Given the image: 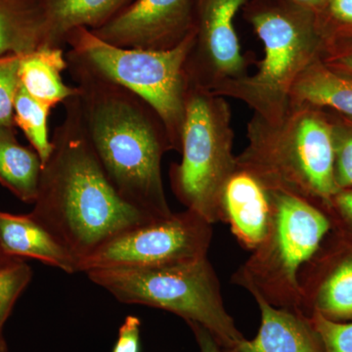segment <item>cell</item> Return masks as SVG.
Returning <instances> with one entry per match:
<instances>
[{"label": "cell", "mask_w": 352, "mask_h": 352, "mask_svg": "<svg viewBox=\"0 0 352 352\" xmlns=\"http://www.w3.org/2000/svg\"><path fill=\"white\" fill-rule=\"evenodd\" d=\"M64 106L65 118L51 140L52 152L43 164L30 214L78 266L106 241L156 219L122 198L109 179L83 131L76 95Z\"/></svg>", "instance_id": "cell-1"}, {"label": "cell", "mask_w": 352, "mask_h": 352, "mask_svg": "<svg viewBox=\"0 0 352 352\" xmlns=\"http://www.w3.org/2000/svg\"><path fill=\"white\" fill-rule=\"evenodd\" d=\"M67 62L78 88L83 131L110 182L122 198L154 219L170 217L162 161L173 147L163 120L131 90Z\"/></svg>", "instance_id": "cell-2"}, {"label": "cell", "mask_w": 352, "mask_h": 352, "mask_svg": "<svg viewBox=\"0 0 352 352\" xmlns=\"http://www.w3.org/2000/svg\"><path fill=\"white\" fill-rule=\"evenodd\" d=\"M247 138L244 151L236 156L237 170L251 175L266 191L291 194L328 212L340 190L327 113L310 106H289L278 122L254 113Z\"/></svg>", "instance_id": "cell-3"}, {"label": "cell", "mask_w": 352, "mask_h": 352, "mask_svg": "<svg viewBox=\"0 0 352 352\" xmlns=\"http://www.w3.org/2000/svg\"><path fill=\"white\" fill-rule=\"evenodd\" d=\"M245 19L263 43L264 57L251 76L210 91L237 99L270 122H280L289 108V94L300 75L321 60L325 36L314 13L287 0H251Z\"/></svg>", "instance_id": "cell-4"}, {"label": "cell", "mask_w": 352, "mask_h": 352, "mask_svg": "<svg viewBox=\"0 0 352 352\" xmlns=\"http://www.w3.org/2000/svg\"><path fill=\"white\" fill-rule=\"evenodd\" d=\"M268 196L267 232L234 273L232 283L273 307L302 312L300 271L328 237L333 222L325 210L298 197L277 191Z\"/></svg>", "instance_id": "cell-5"}, {"label": "cell", "mask_w": 352, "mask_h": 352, "mask_svg": "<svg viewBox=\"0 0 352 352\" xmlns=\"http://www.w3.org/2000/svg\"><path fill=\"white\" fill-rule=\"evenodd\" d=\"M90 281L126 305L159 308L207 329L221 349L245 339L227 311L221 284L206 258L152 268H118L85 273Z\"/></svg>", "instance_id": "cell-6"}, {"label": "cell", "mask_w": 352, "mask_h": 352, "mask_svg": "<svg viewBox=\"0 0 352 352\" xmlns=\"http://www.w3.org/2000/svg\"><path fill=\"white\" fill-rule=\"evenodd\" d=\"M194 39L195 29L173 50H131L105 43L87 28H78L67 38L71 50L66 58L147 102L163 120L173 150L180 152L189 85L185 63Z\"/></svg>", "instance_id": "cell-7"}, {"label": "cell", "mask_w": 352, "mask_h": 352, "mask_svg": "<svg viewBox=\"0 0 352 352\" xmlns=\"http://www.w3.org/2000/svg\"><path fill=\"white\" fill-rule=\"evenodd\" d=\"M231 117L226 98L189 83L182 159L171 164L168 176L176 199L212 224L226 222L224 190L237 170Z\"/></svg>", "instance_id": "cell-8"}, {"label": "cell", "mask_w": 352, "mask_h": 352, "mask_svg": "<svg viewBox=\"0 0 352 352\" xmlns=\"http://www.w3.org/2000/svg\"><path fill=\"white\" fill-rule=\"evenodd\" d=\"M212 224L185 210L118 234L78 263V272L118 268H152L208 256Z\"/></svg>", "instance_id": "cell-9"}, {"label": "cell", "mask_w": 352, "mask_h": 352, "mask_svg": "<svg viewBox=\"0 0 352 352\" xmlns=\"http://www.w3.org/2000/svg\"><path fill=\"white\" fill-rule=\"evenodd\" d=\"M251 0H195V39L185 63L188 82L212 91L248 76L235 17Z\"/></svg>", "instance_id": "cell-10"}, {"label": "cell", "mask_w": 352, "mask_h": 352, "mask_svg": "<svg viewBox=\"0 0 352 352\" xmlns=\"http://www.w3.org/2000/svg\"><path fill=\"white\" fill-rule=\"evenodd\" d=\"M195 0H132L98 29L97 38L118 47L164 51L194 30Z\"/></svg>", "instance_id": "cell-11"}, {"label": "cell", "mask_w": 352, "mask_h": 352, "mask_svg": "<svg viewBox=\"0 0 352 352\" xmlns=\"http://www.w3.org/2000/svg\"><path fill=\"white\" fill-rule=\"evenodd\" d=\"M327 248L324 242L300 273L302 310L329 320L352 321V241L337 233Z\"/></svg>", "instance_id": "cell-12"}, {"label": "cell", "mask_w": 352, "mask_h": 352, "mask_svg": "<svg viewBox=\"0 0 352 352\" xmlns=\"http://www.w3.org/2000/svg\"><path fill=\"white\" fill-rule=\"evenodd\" d=\"M261 310V327L252 340L245 339L222 352H325L311 318L302 311L273 307L252 296Z\"/></svg>", "instance_id": "cell-13"}, {"label": "cell", "mask_w": 352, "mask_h": 352, "mask_svg": "<svg viewBox=\"0 0 352 352\" xmlns=\"http://www.w3.org/2000/svg\"><path fill=\"white\" fill-rule=\"evenodd\" d=\"M223 210L233 235L245 249L254 251L270 224L268 192L249 173L236 170L224 190Z\"/></svg>", "instance_id": "cell-14"}, {"label": "cell", "mask_w": 352, "mask_h": 352, "mask_svg": "<svg viewBox=\"0 0 352 352\" xmlns=\"http://www.w3.org/2000/svg\"><path fill=\"white\" fill-rule=\"evenodd\" d=\"M0 245L7 256L36 259L64 272H78V261L31 214L0 212Z\"/></svg>", "instance_id": "cell-15"}, {"label": "cell", "mask_w": 352, "mask_h": 352, "mask_svg": "<svg viewBox=\"0 0 352 352\" xmlns=\"http://www.w3.org/2000/svg\"><path fill=\"white\" fill-rule=\"evenodd\" d=\"M43 13V46L64 48L78 28L95 30L107 23L132 0H36Z\"/></svg>", "instance_id": "cell-16"}, {"label": "cell", "mask_w": 352, "mask_h": 352, "mask_svg": "<svg viewBox=\"0 0 352 352\" xmlns=\"http://www.w3.org/2000/svg\"><path fill=\"white\" fill-rule=\"evenodd\" d=\"M68 62L64 48L41 46L20 60L19 82L28 94L39 102L55 108L78 94V88L64 82Z\"/></svg>", "instance_id": "cell-17"}, {"label": "cell", "mask_w": 352, "mask_h": 352, "mask_svg": "<svg viewBox=\"0 0 352 352\" xmlns=\"http://www.w3.org/2000/svg\"><path fill=\"white\" fill-rule=\"evenodd\" d=\"M289 106L328 108L352 120V78L336 73L319 60L296 80Z\"/></svg>", "instance_id": "cell-18"}, {"label": "cell", "mask_w": 352, "mask_h": 352, "mask_svg": "<svg viewBox=\"0 0 352 352\" xmlns=\"http://www.w3.org/2000/svg\"><path fill=\"white\" fill-rule=\"evenodd\" d=\"M14 126H0V183L25 203L38 196L43 163L38 153L16 139Z\"/></svg>", "instance_id": "cell-19"}, {"label": "cell", "mask_w": 352, "mask_h": 352, "mask_svg": "<svg viewBox=\"0 0 352 352\" xmlns=\"http://www.w3.org/2000/svg\"><path fill=\"white\" fill-rule=\"evenodd\" d=\"M43 41V13L36 0H0V57L28 54Z\"/></svg>", "instance_id": "cell-20"}, {"label": "cell", "mask_w": 352, "mask_h": 352, "mask_svg": "<svg viewBox=\"0 0 352 352\" xmlns=\"http://www.w3.org/2000/svg\"><path fill=\"white\" fill-rule=\"evenodd\" d=\"M51 110L52 108L50 106L28 94L19 82L14 99V124L24 131L25 138L41 157L43 166L53 149L48 132V117Z\"/></svg>", "instance_id": "cell-21"}, {"label": "cell", "mask_w": 352, "mask_h": 352, "mask_svg": "<svg viewBox=\"0 0 352 352\" xmlns=\"http://www.w3.org/2000/svg\"><path fill=\"white\" fill-rule=\"evenodd\" d=\"M32 268L20 258L8 256L0 261V331L10 316L21 294L31 282Z\"/></svg>", "instance_id": "cell-22"}, {"label": "cell", "mask_w": 352, "mask_h": 352, "mask_svg": "<svg viewBox=\"0 0 352 352\" xmlns=\"http://www.w3.org/2000/svg\"><path fill=\"white\" fill-rule=\"evenodd\" d=\"M342 117L331 119L335 153V180L339 190L352 189V120L344 116Z\"/></svg>", "instance_id": "cell-23"}, {"label": "cell", "mask_w": 352, "mask_h": 352, "mask_svg": "<svg viewBox=\"0 0 352 352\" xmlns=\"http://www.w3.org/2000/svg\"><path fill=\"white\" fill-rule=\"evenodd\" d=\"M22 55L0 57V126H14V99L19 87Z\"/></svg>", "instance_id": "cell-24"}, {"label": "cell", "mask_w": 352, "mask_h": 352, "mask_svg": "<svg viewBox=\"0 0 352 352\" xmlns=\"http://www.w3.org/2000/svg\"><path fill=\"white\" fill-rule=\"evenodd\" d=\"M325 352H352V321L329 320L320 314L310 316Z\"/></svg>", "instance_id": "cell-25"}, {"label": "cell", "mask_w": 352, "mask_h": 352, "mask_svg": "<svg viewBox=\"0 0 352 352\" xmlns=\"http://www.w3.org/2000/svg\"><path fill=\"white\" fill-rule=\"evenodd\" d=\"M327 214L338 232L352 241V189L340 190L332 199Z\"/></svg>", "instance_id": "cell-26"}, {"label": "cell", "mask_w": 352, "mask_h": 352, "mask_svg": "<svg viewBox=\"0 0 352 352\" xmlns=\"http://www.w3.org/2000/svg\"><path fill=\"white\" fill-rule=\"evenodd\" d=\"M141 321L129 315L120 326L119 337L112 352H140Z\"/></svg>", "instance_id": "cell-27"}, {"label": "cell", "mask_w": 352, "mask_h": 352, "mask_svg": "<svg viewBox=\"0 0 352 352\" xmlns=\"http://www.w3.org/2000/svg\"><path fill=\"white\" fill-rule=\"evenodd\" d=\"M321 62L336 73L352 78V47H339L325 43Z\"/></svg>", "instance_id": "cell-28"}, {"label": "cell", "mask_w": 352, "mask_h": 352, "mask_svg": "<svg viewBox=\"0 0 352 352\" xmlns=\"http://www.w3.org/2000/svg\"><path fill=\"white\" fill-rule=\"evenodd\" d=\"M325 6L333 19L352 27V0H326Z\"/></svg>", "instance_id": "cell-29"}, {"label": "cell", "mask_w": 352, "mask_h": 352, "mask_svg": "<svg viewBox=\"0 0 352 352\" xmlns=\"http://www.w3.org/2000/svg\"><path fill=\"white\" fill-rule=\"evenodd\" d=\"M195 336L200 352H222L221 347L207 329L196 323H187Z\"/></svg>", "instance_id": "cell-30"}, {"label": "cell", "mask_w": 352, "mask_h": 352, "mask_svg": "<svg viewBox=\"0 0 352 352\" xmlns=\"http://www.w3.org/2000/svg\"><path fill=\"white\" fill-rule=\"evenodd\" d=\"M287 1L305 10L310 11L316 16L326 3V0H287Z\"/></svg>", "instance_id": "cell-31"}, {"label": "cell", "mask_w": 352, "mask_h": 352, "mask_svg": "<svg viewBox=\"0 0 352 352\" xmlns=\"http://www.w3.org/2000/svg\"><path fill=\"white\" fill-rule=\"evenodd\" d=\"M0 352H7L6 342L2 337L1 331H0Z\"/></svg>", "instance_id": "cell-32"}, {"label": "cell", "mask_w": 352, "mask_h": 352, "mask_svg": "<svg viewBox=\"0 0 352 352\" xmlns=\"http://www.w3.org/2000/svg\"><path fill=\"white\" fill-rule=\"evenodd\" d=\"M6 258H8V256L4 254L3 251H2L1 245H0V261H3V259H6Z\"/></svg>", "instance_id": "cell-33"}]
</instances>
